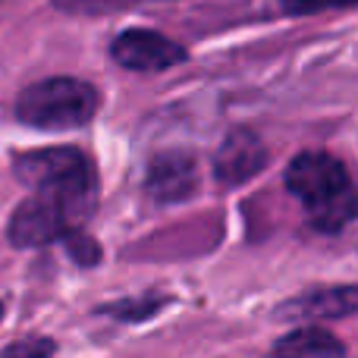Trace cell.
<instances>
[{
    "mask_svg": "<svg viewBox=\"0 0 358 358\" xmlns=\"http://www.w3.org/2000/svg\"><path fill=\"white\" fill-rule=\"evenodd\" d=\"M16 179L35 195L48 198L69 227H79L98 204V170L79 148H38L25 151L13 164Z\"/></svg>",
    "mask_w": 358,
    "mask_h": 358,
    "instance_id": "6da1fadb",
    "label": "cell"
},
{
    "mask_svg": "<svg viewBox=\"0 0 358 358\" xmlns=\"http://www.w3.org/2000/svg\"><path fill=\"white\" fill-rule=\"evenodd\" d=\"M286 189L311 210L317 229L336 233L355 217V192L349 170L327 151L299 155L286 167Z\"/></svg>",
    "mask_w": 358,
    "mask_h": 358,
    "instance_id": "7a4b0ae2",
    "label": "cell"
},
{
    "mask_svg": "<svg viewBox=\"0 0 358 358\" xmlns=\"http://www.w3.org/2000/svg\"><path fill=\"white\" fill-rule=\"evenodd\" d=\"M101 94L92 82L54 76L29 85L16 101V117L35 129H76L94 117Z\"/></svg>",
    "mask_w": 358,
    "mask_h": 358,
    "instance_id": "3957f363",
    "label": "cell"
},
{
    "mask_svg": "<svg viewBox=\"0 0 358 358\" xmlns=\"http://www.w3.org/2000/svg\"><path fill=\"white\" fill-rule=\"evenodd\" d=\"M110 54L123 69H136V73H164V69L185 63L189 57L182 44L151 29L120 31L110 44Z\"/></svg>",
    "mask_w": 358,
    "mask_h": 358,
    "instance_id": "277c9868",
    "label": "cell"
},
{
    "mask_svg": "<svg viewBox=\"0 0 358 358\" xmlns=\"http://www.w3.org/2000/svg\"><path fill=\"white\" fill-rule=\"evenodd\" d=\"M145 192L155 204L189 201L198 192V164L185 151H164L151 161L145 176Z\"/></svg>",
    "mask_w": 358,
    "mask_h": 358,
    "instance_id": "5b68a950",
    "label": "cell"
},
{
    "mask_svg": "<svg viewBox=\"0 0 358 358\" xmlns=\"http://www.w3.org/2000/svg\"><path fill=\"white\" fill-rule=\"evenodd\" d=\"M267 167V148L258 132L233 129L214 155V176L223 185H242Z\"/></svg>",
    "mask_w": 358,
    "mask_h": 358,
    "instance_id": "8992f818",
    "label": "cell"
},
{
    "mask_svg": "<svg viewBox=\"0 0 358 358\" xmlns=\"http://www.w3.org/2000/svg\"><path fill=\"white\" fill-rule=\"evenodd\" d=\"M66 229H73L66 223V217L41 195H31L29 201H22L10 217L6 236L16 248H38L54 242L57 236H63Z\"/></svg>",
    "mask_w": 358,
    "mask_h": 358,
    "instance_id": "52a82bcc",
    "label": "cell"
},
{
    "mask_svg": "<svg viewBox=\"0 0 358 358\" xmlns=\"http://www.w3.org/2000/svg\"><path fill=\"white\" fill-rule=\"evenodd\" d=\"M277 355H292V358H334L343 355L346 346L336 340L334 334H324V330H296V334L283 336V340L273 346Z\"/></svg>",
    "mask_w": 358,
    "mask_h": 358,
    "instance_id": "ba28073f",
    "label": "cell"
},
{
    "mask_svg": "<svg viewBox=\"0 0 358 358\" xmlns=\"http://www.w3.org/2000/svg\"><path fill=\"white\" fill-rule=\"evenodd\" d=\"M355 286H340V289H324V292H311V296L299 299V302L286 305V315H317V317H330V315H349L355 308Z\"/></svg>",
    "mask_w": 358,
    "mask_h": 358,
    "instance_id": "9c48e42d",
    "label": "cell"
},
{
    "mask_svg": "<svg viewBox=\"0 0 358 358\" xmlns=\"http://www.w3.org/2000/svg\"><path fill=\"white\" fill-rule=\"evenodd\" d=\"M142 3H161V0H54L57 10L63 13H85V16H101V13H120Z\"/></svg>",
    "mask_w": 358,
    "mask_h": 358,
    "instance_id": "30bf717a",
    "label": "cell"
},
{
    "mask_svg": "<svg viewBox=\"0 0 358 358\" xmlns=\"http://www.w3.org/2000/svg\"><path fill=\"white\" fill-rule=\"evenodd\" d=\"M66 248H69V255H73V261H79V264H85V267H92V264H98L101 261V245L92 239V236H85V233H79V229H66Z\"/></svg>",
    "mask_w": 358,
    "mask_h": 358,
    "instance_id": "8fae6325",
    "label": "cell"
},
{
    "mask_svg": "<svg viewBox=\"0 0 358 358\" xmlns=\"http://www.w3.org/2000/svg\"><path fill=\"white\" fill-rule=\"evenodd\" d=\"M355 6V0H280V10L286 16H308V13L321 10H349Z\"/></svg>",
    "mask_w": 358,
    "mask_h": 358,
    "instance_id": "7c38bea8",
    "label": "cell"
},
{
    "mask_svg": "<svg viewBox=\"0 0 358 358\" xmlns=\"http://www.w3.org/2000/svg\"><path fill=\"white\" fill-rule=\"evenodd\" d=\"M54 352V343L41 340V343H16V346H6L3 355H48Z\"/></svg>",
    "mask_w": 358,
    "mask_h": 358,
    "instance_id": "4fadbf2b",
    "label": "cell"
},
{
    "mask_svg": "<svg viewBox=\"0 0 358 358\" xmlns=\"http://www.w3.org/2000/svg\"><path fill=\"white\" fill-rule=\"evenodd\" d=\"M0 317H3V305H0Z\"/></svg>",
    "mask_w": 358,
    "mask_h": 358,
    "instance_id": "5bb4252c",
    "label": "cell"
}]
</instances>
